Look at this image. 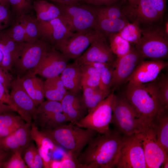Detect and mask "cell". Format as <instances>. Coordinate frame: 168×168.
<instances>
[{
  "label": "cell",
  "instance_id": "6da1fadb",
  "mask_svg": "<svg viewBox=\"0 0 168 168\" xmlns=\"http://www.w3.org/2000/svg\"><path fill=\"white\" fill-rule=\"evenodd\" d=\"M118 130L98 135L89 142L77 159L84 168L115 167L126 136Z\"/></svg>",
  "mask_w": 168,
  "mask_h": 168
},
{
  "label": "cell",
  "instance_id": "7a4b0ae2",
  "mask_svg": "<svg viewBox=\"0 0 168 168\" xmlns=\"http://www.w3.org/2000/svg\"><path fill=\"white\" fill-rule=\"evenodd\" d=\"M145 126H150L161 109L155 81L136 85L128 84L123 94Z\"/></svg>",
  "mask_w": 168,
  "mask_h": 168
},
{
  "label": "cell",
  "instance_id": "3957f363",
  "mask_svg": "<svg viewBox=\"0 0 168 168\" xmlns=\"http://www.w3.org/2000/svg\"><path fill=\"white\" fill-rule=\"evenodd\" d=\"M56 145L59 146L76 159L97 132L83 129L72 123L50 129H41Z\"/></svg>",
  "mask_w": 168,
  "mask_h": 168
},
{
  "label": "cell",
  "instance_id": "277c9868",
  "mask_svg": "<svg viewBox=\"0 0 168 168\" xmlns=\"http://www.w3.org/2000/svg\"><path fill=\"white\" fill-rule=\"evenodd\" d=\"M53 3L60 9L62 16L71 31L86 32L96 30L98 17L94 5L82 2Z\"/></svg>",
  "mask_w": 168,
  "mask_h": 168
},
{
  "label": "cell",
  "instance_id": "5b68a950",
  "mask_svg": "<svg viewBox=\"0 0 168 168\" xmlns=\"http://www.w3.org/2000/svg\"><path fill=\"white\" fill-rule=\"evenodd\" d=\"M144 59L156 60L166 58L168 54V35L164 28L150 26L142 29V35L135 48Z\"/></svg>",
  "mask_w": 168,
  "mask_h": 168
},
{
  "label": "cell",
  "instance_id": "8992f818",
  "mask_svg": "<svg viewBox=\"0 0 168 168\" xmlns=\"http://www.w3.org/2000/svg\"><path fill=\"white\" fill-rule=\"evenodd\" d=\"M116 96L113 93L110 94L86 115L73 124L81 128L94 130L100 134L109 133Z\"/></svg>",
  "mask_w": 168,
  "mask_h": 168
},
{
  "label": "cell",
  "instance_id": "52a82bcc",
  "mask_svg": "<svg viewBox=\"0 0 168 168\" xmlns=\"http://www.w3.org/2000/svg\"><path fill=\"white\" fill-rule=\"evenodd\" d=\"M111 123L125 136L138 133L145 127L122 94L116 96Z\"/></svg>",
  "mask_w": 168,
  "mask_h": 168
},
{
  "label": "cell",
  "instance_id": "ba28073f",
  "mask_svg": "<svg viewBox=\"0 0 168 168\" xmlns=\"http://www.w3.org/2000/svg\"><path fill=\"white\" fill-rule=\"evenodd\" d=\"M142 146L147 168L162 166L168 158V154L158 142L152 126H145L136 133Z\"/></svg>",
  "mask_w": 168,
  "mask_h": 168
},
{
  "label": "cell",
  "instance_id": "9c48e42d",
  "mask_svg": "<svg viewBox=\"0 0 168 168\" xmlns=\"http://www.w3.org/2000/svg\"><path fill=\"white\" fill-rule=\"evenodd\" d=\"M115 167L147 168L142 143L136 133L126 136Z\"/></svg>",
  "mask_w": 168,
  "mask_h": 168
},
{
  "label": "cell",
  "instance_id": "30bf717a",
  "mask_svg": "<svg viewBox=\"0 0 168 168\" xmlns=\"http://www.w3.org/2000/svg\"><path fill=\"white\" fill-rule=\"evenodd\" d=\"M52 47L41 39L32 42H24L20 56L13 66L18 77H20L35 67L44 53Z\"/></svg>",
  "mask_w": 168,
  "mask_h": 168
},
{
  "label": "cell",
  "instance_id": "8fae6325",
  "mask_svg": "<svg viewBox=\"0 0 168 168\" xmlns=\"http://www.w3.org/2000/svg\"><path fill=\"white\" fill-rule=\"evenodd\" d=\"M98 32H72L63 41L54 47L69 59H75L91 44Z\"/></svg>",
  "mask_w": 168,
  "mask_h": 168
},
{
  "label": "cell",
  "instance_id": "7c38bea8",
  "mask_svg": "<svg viewBox=\"0 0 168 168\" xmlns=\"http://www.w3.org/2000/svg\"><path fill=\"white\" fill-rule=\"evenodd\" d=\"M143 58L135 48L124 56L117 58L112 65L111 87H117L128 82L137 66Z\"/></svg>",
  "mask_w": 168,
  "mask_h": 168
},
{
  "label": "cell",
  "instance_id": "4fadbf2b",
  "mask_svg": "<svg viewBox=\"0 0 168 168\" xmlns=\"http://www.w3.org/2000/svg\"><path fill=\"white\" fill-rule=\"evenodd\" d=\"M10 88V95L16 111L26 123L31 124L35 117L37 107L23 87L20 77L13 79Z\"/></svg>",
  "mask_w": 168,
  "mask_h": 168
},
{
  "label": "cell",
  "instance_id": "5bb4252c",
  "mask_svg": "<svg viewBox=\"0 0 168 168\" xmlns=\"http://www.w3.org/2000/svg\"><path fill=\"white\" fill-rule=\"evenodd\" d=\"M60 106L56 102L44 101L37 107L34 123L41 129L55 128L66 124L67 119Z\"/></svg>",
  "mask_w": 168,
  "mask_h": 168
},
{
  "label": "cell",
  "instance_id": "9a60e30c",
  "mask_svg": "<svg viewBox=\"0 0 168 168\" xmlns=\"http://www.w3.org/2000/svg\"><path fill=\"white\" fill-rule=\"evenodd\" d=\"M114 54L106 43L105 37L98 32L90 46L82 55L76 59L74 62L80 66L93 62L112 65L115 60Z\"/></svg>",
  "mask_w": 168,
  "mask_h": 168
},
{
  "label": "cell",
  "instance_id": "2e32d148",
  "mask_svg": "<svg viewBox=\"0 0 168 168\" xmlns=\"http://www.w3.org/2000/svg\"><path fill=\"white\" fill-rule=\"evenodd\" d=\"M69 59L54 47L44 54L37 66L33 70L34 73L48 78L59 76L68 64Z\"/></svg>",
  "mask_w": 168,
  "mask_h": 168
},
{
  "label": "cell",
  "instance_id": "e0dca14e",
  "mask_svg": "<svg viewBox=\"0 0 168 168\" xmlns=\"http://www.w3.org/2000/svg\"><path fill=\"white\" fill-rule=\"evenodd\" d=\"M127 2L122 10L125 17L133 22L151 23L158 21L162 17L150 0H135Z\"/></svg>",
  "mask_w": 168,
  "mask_h": 168
},
{
  "label": "cell",
  "instance_id": "ac0fdd59",
  "mask_svg": "<svg viewBox=\"0 0 168 168\" xmlns=\"http://www.w3.org/2000/svg\"><path fill=\"white\" fill-rule=\"evenodd\" d=\"M39 27L40 39L53 47L72 32L62 16L48 22H39Z\"/></svg>",
  "mask_w": 168,
  "mask_h": 168
},
{
  "label": "cell",
  "instance_id": "d6986e66",
  "mask_svg": "<svg viewBox=\"0 0 168 168\" xmlns=\"http://www.w3.org/2000/svg\"><path fill=\"white\" fill-rule=\"evenodd\" d=\"M168 65L167 62L161 60H143L136 67L129 79L128 84L136 85L153 81Z\"/></svg>",
  "mask_w": 168,
  "mask_h": 168
},
{
  "label": "cell",
  "instance_id": "ffe728a7",
  "mask_svg": "<svg viewBox=\"0 0 168 168\" xmlns=\"http://www.w3.org/2000/svg\"><path fill=\"white\" fill-rule=\"evenodd\" d=\"M23 42L13 41L3 30H0V50L3 56L0 67L5 71H12L20 56Z\"/></svg>",
  "mask_w": 168,
  "mask_h": 168
},
{
  "label": "cell",
  "instance_id": "44dd1931",
  "mask_svg": "<svg viewBox=\"0 0 168 168\" xmlns=\"http://www.w3.org/2000/svg\"><path fill=\"white\" fill-rule=\"evenodd\" d=\"M31 134L43 159L44 168H49L53 154L57 149L56 144L46 134L39 130L34 123L31 124Z\"/></svg>",
  "mask_w": 168,
  "mask_h": 168
},
{
  "label": "cell",
  "instance_id": "7402d4cb",
  "mask_svg": "<svg viewBox=\"0 0 168 168\" xmlns=\"http://www.w3.org/2000/svg\"><path fill=\"white\" fill-rule=\"evenodd\" d=\"M60 103L63 113L68 121L74 124L85 116L86 109L83 105L81 99L77 94L68 92Z\"/></svg>",
  "mask_w": 168,
  "mask_h": 168
},
{
  "label": "cell",
  "instance_id": "603a6c76",
  "mask_svg": "<svg viewBox=\"0 0 168 168\" xmlns=\"http://www.w3.org/2000/svg\"><path fill=\"white\" fill-rule=\"evenodd\" d=\"M23 87L37 107L45 97L44 82L36 76L33 71H29L20 77Z\"/></svg>",
  "mask_w": 168,
  "mask_h": 168
},
{
  "label": "cell",
  "instance_id": "cb8c5ba5",
  "mask_svg": "<svg viewBox=\"0 0 168 168\" xmlns=\"http://www.w3.org/2000/svg\"><path fill=\"white\" fill-rule=\"evenodd\" d=\"M67 90L77 94L82 89L81 66L74 62L67 65L59 75Z\"/></svg>",
  "mask_w": 168,
  "mask_h": 168
},
{
  "label": "cell",
  "instance_id": "d4e9b609",
  "mask_svg": "<svg viewBox=\"0 0 168 168\" xmlns=\"http://www.w3.org/2000/svg\"><path fill=\"white\" fill-rule=\"evenodd\" d=\"M151 126L158 142L168 154V109L159 110L153 119Z\"/></svg>",
  "mask_w": 168,
  "mask_h": 168
},
{
  "label": "cell",
  "instance_id": "484cf974",
  "mask_svg": "<svg viewBox=\"0 0 168 168\" xmlns=\"http://www.w3.org/2000/svg\"><path fill=\"white\" fill-rule=\"evenodd\" d=\"M33 5L36 17L40 22H48L62 16L59 8L46 0H34Z\"/></svg>",
  "mask_w": 168,
  "mask_h": 168
},
{
  "label": "cell",
  "instance_id": "4316f807",
  "mask_svg": "<svg viewBox=\"0 0 168 168\" xmlns=\"http://www.w3.org/2000/svg\"><path fill=\"white\" fill-rule=\"evenodd\" d=\"M47 100L60 102L67 93L59 76L47 78L44 82Z\"/></svg>",
  "mask_w": 168,
  "mask_h": 168
},
{
  "label": "cell",
  "instance_id": "83f0119b",
  "mask_svg": "<svg viewBox=\"0 0 168 168\" xmlns=\"http://www.w3.org/2000/svg\"><path fill=\"white\" fill-rule=\"evenodd\" d=\"M81 100L83 105L88 112L95 108L104 100L110 92L103 91L99 87L83 86Z\"/></svg>",
  "mask_w": 168,
  "mask_h": 168
},
{
  "label": "cell",
  "instance_id": "f1b7e54d",
  "mask_svg": "<svg viewBox=\"0 0 168 168\" xmlns=\"http://www.w3.org/2000/svg\"><path fill=\"white\" fill-rule=\"evenodd\" d=\"M20 116L11 113L0 114V138L7 136L15 132L25 123Z\"/></svg>",
  "mask_w": 168,
  "mask_h": 168
},
{
  "label": "cell",
  "instance_id": "f546056e",
  "mask_svg": "<svg viewBox=\"0 0 168 168\" xmlns=\"http://www.w3.org/2000/svg\"><path fill=\"white\" fill-rule=\"evenodd\" d=\"M98 17L96 30L105 37L111 34L119 33L129 23L126 18L114 19Z\"/></svg>",
  "mask_w": 168,
  "mask_h": 168
},
{
  "label": "cell",
  "instance_id": "4dcf8cb0",
  "mask_svg": "<svg viewBox=\"0 0 168 168\" xmlns=\"http://www.w3.org/2000/svg\"><path fill=\"white\" fill-rule=\"evenodd\" d=\"M16 19L24 26L27 42H32L40 39L39 22L33 13Z\"/></svg>",
  "mask_w": 168,
  "mask_h": 168
},
{
  "label": "cell",
  "instance_id": "1f68e13d",
  "mask_svg": "<svg viewBox=\"0 0 168 168\" xmlns=\"http://www.w3.org/2000/svg\"><path fill=\"white\" fill-rule=\"evenodd\" d=\"M82 71V85L83 86L99 87L100 72L97 68L88 65L80 66Z\"/></svg>",
  "mask_w": 168,
  "mask_h": 168
},
{
  "label": "cell",
  "instance_id": "d6a6232c",
  "mask_svg": "<svg viewBox=\"0 0 168 168\" xmlns=\"http://www.w3.org/2000/svg\"><path fill=\"white\" fill-rule=\"evenodd\" d=\"M110 47L117 58L122 57L130 51V43L122 38L118 33L111 34L108 36Z\"/></svg>",
  "mask_w": 168,
  "mask_h": 168
},
{
  "label": "cell",
  "instance_id": "836d02e7",
  "mask_svg": "<svg viewBox=\"0 0 168 168\" xmlns=\"http://www.w3.org/2000/svg\"><path fill=\"white\" fill-rule=\"evenodd\" d=\"M98 68L100 72V89L110 92L112 77V65L107 63L93 62L87 63Z\"/></svg>",
  "mask_w": 168,
  "mask_h": 168
},
{
  "label": "cell",
  "instance_id": "e575fe53",
  "mask_svg": "<svg viewBox=\"0 0 168 168\" xmlns=\"http://www.w3.org/2000/svg\"><path fill=\"white\" fill-rule=\"evenodd\" d=\"M33 0H8L11 12L15 18L33 13Z\"/></svg>",
  "mask_w": 168,
  "mask_h": 168
},
{
  "label": "cell",
  "instance_id": "d590c367",
  "mask_svg": "<svg viewBox=\"0 0 168 168\" xmlns=\"http://www.w3.org/2000/svg\"><path fill=\"white\" fill-rule=\"evenodd\" d=\"M138 22L128 23L118 33L124 39L130 43L136 44L140 40L142 35L141 29Z\"/></svg>",
  "mask_w": 168,
  "mask_h": 168
},
{
  "label": "cell",
  "instance_id": "8d00e7d4",
  "mask_svg": "<svg viewBox=\"0 0 168 168\" xmlns=\"http://www.w3.org/2000/svg\"><path fill=\"white\" fill-rule=\"evenodd\" d=\"M108 6H94L98 17L114 19L126 18L122 9L114 4Z\"/></svg>",
  "mask_w": 168,
  "mask_h": 168
},
{
  "label": "cell",
  "instance_id": "74e56055",
  "mask_svg": "<svg viewBox=\"0 0 168 168\" xmlns=\"http://www.w3.org/2000/svg\"><path fill=\"white\" fill-rule=\"evenodd\" d=\"M3 31L16 42H27L24 26L16 19H15L8 28Z\"/></svg>",
  "mask_w": 168,
  "mask_h": 168
},
{
  "label": "cell",
  "instance_id": "f35d334b",
  "mask_svg": "<svg viewBox=\"0 0 168 168\" xmlns=\"http://www.w3.org/2000/svg\"><path fill=\"white\" fill-rule=\"evenodd\" d=\"M158 100L161 108H168V78L163 75L159 81H155Z\"/></svg>",
  "mask_w": 168,
  "mask_h": 168
},
{
  "label": "cell",
  "instance_id": "ab89813d",
  "mask_svg": "<svg viewBox=\"0 0 168 168\" xmlns=\"http://www.w3.org/2000/svg\"><path fill=\"white\" fill-rule=\"evenodd\" d=\"M49 168H84L77 159L68 154L64 155L59 160L52 159Z\"/></svg>",
  "mask_w": 168,
  "mask_h": 168
},
{
  "label": "cell",
  "instance_id": "60d3db41",
  "mask_svg": "<svg viewBox=\"0 0 168 168\" xmlns=\"http://www.w3.org/2000/svg\"><path fill=\"white\" fill-rule=\"evenodd\" d=\"M14 133L23 150L27 147L32 142L30 124L25 123Z\"/></svg>",
  "mask_w": 168,
  "mask_h": 168
},
{
  "label": "cell",
  "instance_id": "b9f144b4",
  "mask_svg": "<svg viewBox=\"0 0 168 168\" xmlns=\"http://www.w3.org/2000/svg\"><path fill=\"white\" fill-rule=\"evenodd\" d=\"M0 147L6 151L14 152L21 148L14 133L4 137L0 138Z\"/></svg>",
  "mask_w": 168,
  "mask_h": 168
},
{
  "label": "cell",
  "instance_id": "7bdbcfd3",
  "mask_svg": "<svg viewBox=\"0 0 168 168\" xmlns=\"http://www.w3.org/2000/svg\"><path fill=\"white\" fill-rule=\"evenodd\" d=\"M22 151V150H19L14 152L9 159L5 163L3 168H28L21 157V153Z\"/></svg>",
  "mask_w": 168,
  "mask_h": 168
},
{
  "label": "cell",
  "instance_id": "ee69618b",
  "mask_svg": "<svg viewBox=\"0 0 168 168\" xmlns=\"http://www.w3.org/2000/svg\"><path fill=\"white\" fill-rule=\"evenodd\" d=\"M15 19L9 9L0 4V30L9 26Z\"/></svg>",
  "mask_w": 168,
  "mask_h": 168
},
{
  "label": "cell",
  "instance_id": "f6af8a7d",
  "mask_svg": "<svg viewBox=\"0 0 168 168\" xmlns=\"http://www.w3.org/2000/svg\"><path fill=\"white\" fill-rule=\"evenodd\" d=\"M12 76L0 67V83L3 86L6 94L10 96L9 90L13 80Z\"/></svg>",
  "mask_w": 168,
  "mask_h": 168
},
{
  "label": "cell",
  "instance_id": "bcb514c9",
  "mask_svg": "<svg viewBox=\"0 0 168 168\" xmlns=\"http://www.w3.org/2000/svg\"><path fill=\"white\" fill-rule=\"evenodd\" d=\"M31 142L25 150L24 160L28 168H31L33 164L36 151L37 149L33 142Z\"/></svg>",
  "mask_w": 168,
  "mask_h": 168
},
{
  "label": "cell",
  "instance_id": "7dc6e473",
  "mask_svg": "<svg viewBox=\"0 0 168 168\" xmlns=\"http://www.w3.org/2000/svg\"><path fill=\"white\" fill-rule=\"evenodd\" d=\"M0 102L11 106L15 111L16 109L15 106L11 100L10 96L6 93L2 85L0 83Z\"/></svg>",
  "mask_w": 168,
  "mask_h": 168
},
{
  "label": "cell",
  "instance_id": "c3c4849f",
  "mask_svg": "<svg viewBox=\"0 0 168 168\" xmlns=\"http://www.w3.org/2000/svg\"><path fill=\"white\" fill-rule=\"evenodd\" d=\"M167 0H150L153 7L162 16L166 7Z\"/></svg>",
  "mask_w": 168,
  "mask_h": 168
},
{
  "label": "cell",
  "instance_id": "681fc988",
  "mask_svg": "<svg viewBox=\"0 0 168 168\" xmlns=\"http://www.w3.org/2000/svg\"><path fill=\"white\" fill-rule=\"evenodd\" d=\"M119 0H84L82 2L96 6H108L115 3Z\"/></svg>",
  "mask_w": 168,
  "mask_h": 168
},
{
  "label": "cell",
  "instance_id": "f907efd6",
  "mask_svg": "<svg viewBox=\"0 0 168 168\" xmlns=\"http://www.w3.org/2000/svg\"><path fill=\"white\" fill-rule=\"evenodd\" d=\"M13 153L6 151L0 147V168H3L5 163L9 159Z\"/></svg>",
  "mask_w": 168,
  "mask_h": 168
},
{
  "label": "cell",
  "instance_id": "816d5d0a",
  "mask_svg": "<svg viewBox=\"0 0 168 168\" xmlns=\"http://www.w3.org/2000/svg\"><path fill=\"white\" fill-rule=\"evenodd\" d=\"M44 168L43 159L37 149L34 156L33 162L31 168Z\"/></svg>",
  "mask_w": 168,
  "mask_h": 168
},
{
  "label": "cell",
  "instance_id": "f5cc1de1",
  "mask_svg": "<svg viewBox=\"0 0 168 168\" xmlns=\"http://www.w3.org/2000/svg\"><path fill=\"white\" fill-rule=\"evenodd\" d=\"M14 111L11 106L0 102V114L5 113H12Z\"/></svg>",
  "mask_w": 168,
  "mask_h": 168
},
{
  "label": "cell",
  "instance_id": "db71d44e",
  "mask_svg": "<svg viewBox=\"0 0 168 168\" xmlns=\"http://www.w3.org/2000/svg\"><path fill=\"white\" fill-rule=\"evenodd\" d=\"M52 3H72L82 2L84 0H46Z\"/></svg>",
  "mask_w": 168,
  "mask_h": 168
},
{
  "label": "cell",
  "instance_id": "11a10c76",
  "mask_svg": "<svg viewBox=\"0 0 168 168\" xmlns=\"http://www.w3.org/2000/svg\"><path fill=\"white\" fill-rule=\"evenodd\" d=\"M0 4L3 6L9 9L10 6L8 0H0Z\"/></svg>",
  "mask_w": 168,
  "mask_h": 168
},
{
  "label": "cell",
  "instance_id": "9f6ffc18",
  "mask_svg": "<svg viewBox=\"0 0 168 168\" xmlns=\"http://www.w3.org/2000/svg\"><path fill=\"white\" fill-rule=\"evenodd\" d=\"M162 167L164 168H168V158L166 159L162 164Z\"/></svg>",
  "mask_w": 168,
  "mask_h": 168
},
{
  "label": "cell",
  "instance_id": "6f0895ef",
  "mask_svg": "<svg viewBox=\"0 0 168 168\" xmlns=\"http://www.w3.org/2000/svg\"><path fill=\"white\" fill-rule=\"evenodd\" d=\"M164 30L166 34L168 35V21H167L166 22L165 26L164 27Z\"/></svg>",
  "mask_w": 168,
  "mask_h": 168
},
{
  "label": "cell",
  "instance_id": "680465c9",
  "mask_svg": "<svg viewBox=\"0 0 168 168\" xmlns=\"http://www.w3.org/2000/svg\"><path fill=\"white\" fill-rule=\"evenodd\" d=\"M3 54H2L1 51L0 50V63L2 61V60L3 59Z\"/></svg>",
  "mask_w": 168,
  "mask_h": 168
},
{
  "label": "cell",
  "instance_id": "91938a15",
  "mask_svg": "<svg viewBox=\"0 0 168 168\" xmlns=\"http://www.w3.org/2000/svg\"><path fill=\"white\" fill-rule=\"evenodd\" d=\"M135 0H122V2L124 3L125 2H131Z\"/></svg>",
  "mask_w": 168,
  "mask_h": 168
},
{
  "label": "cell",
  "instance_id": "94428289",
  "mask_svg": "<svg viewBox=\"0 0 168 168\" xmlns=\"http://www.w3.org/2000/svg\"><path fill=\"white\" fill-rule=\"evenodd\" d=\"M33 0L34 1V0Z\"/></svg>",
  "mask_w": 168,
  "mask_h": 168
}]
</instances>
